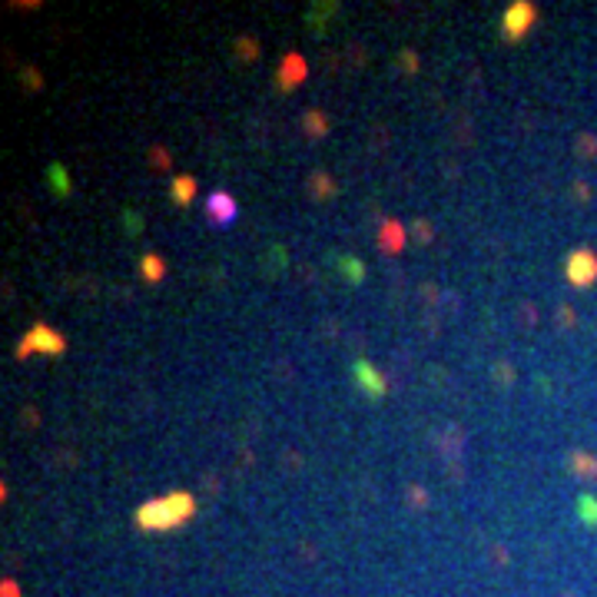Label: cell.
I'll list each match as a JSON object with an SVG mask.
<instances>
[{
	"label": "cell",
	"mask_w": 597,
	"mask_h": 597,
	"mask_svg": "<svg viewBox=\"0 0 597 597\" xmlns=\"http://www.w3.org/2000/svg\"><path fill=\"white\" fill-rule=\"evenodd\" d=\"M415 226H419V229H415V236H419L421 242L432 239V229H428V223H415Z\"/></svg>",
	"instance_id": "44dd1931"
},
{
	"label": "cell",
	"mask_w": 597,
	"mask_h": 597,
	"mask_svg": "<svg viewBox=\"0 0 597 597\" xmlns=\"http://www.w3.org/2000/svg\"><path fill=\"white\" fill-rule=\"evenodd\" d=\"M309 192H312L316 199H325L329 192H335V183H332L325 173H312V179H309Z\"/></svg>",
	"instance_id": "e0dca14e"
},
{
	"label": "cell",
	"mask_w": 597,
	"mask_h": 597,
	"mask_svg": "<svg viewBox=\"0 0 597 597\" xmlns=\"http://www.w3.org/2000/svg\"><path fill=\"white\" fill-rule=\"evenodd\" d=\"M332 262H335V269L342 272V279L349 286H358V282L365 279V266H362V259H356V255H335Z\"/></svg>",
	"instance_id": "7c38bea8"
},
{
	"label": "cell",
	"mask_w": 597,
	"mask_h": 597,
	"mask_svg": "<svg viewBox=\"0 0 597 597\" xmlns=\"http://www.w3.org/2000/svg\"><path fill=\"white\" fill-rule=\"evenodd\" d=\"M120 223H123V232H127V236H140L143 226H146V219H143L136 209H123V213H120Z\"/></svg>",
	"instance_id": "ac0fdd59"
},
{
	"label": "cell",
	"mask_w": 597,
	"mask_h": 597,
	"mask_svg": "<svg viewBox=\"0 0 597 597\" xmlns=\"http://www.w3.org/2000/svg\"><path fill=\"white\" fill-rule=\"evenodd\" d=\"M405 242H408V232H405V226H402L398 219H385V223H381V229H379L381 253H388V255L402 253V249H405Z\"/></svg>",
	"instance_id": "ba28073f"
},
{
	"label": "cell",
	"mask_w": 597,
	"mask_h": 597,
	"mask_svg": "<svg viewBox=\"0 0 597 597\" xmlns=\"http://www.w3.org/2000/svg\"><path fill=\"white\" fill-rule=\"evenodd\" d=\"M302 129L309 136H325L329 133V120H325V113H318V110H309L302 116Z\"/></svg>",
	"instance_id": "9a60e30c"
},
{
	"label": "cell",
	"mask_w": 597,
	"mask_h": 597,
	"mask_svg": "<svg viewBox=\"0 0 597 597\" xmlns=\"http://www.w3.org/2000/svg\"><path fill=\"white\" fill-rule=\"evenodd\" d=\"M305 76H309L305 57H299V53H286L279 70H276V87H279V93H295V90L305 83Z\"/></svg>",
	"instance_id": "5b68a950"
},
{
	"label": "cell",
	"mask_w": 597,
	"mask_h": 597,
	"mask_svg": "<svg viewBox=\"0 0 597 597\" xmlns=\"http://www.w3.org/2000/svg\"><path fill=\"white\" fill-rule=\"evenodd\" d=\"M3 597H20V591H17L13 581H3Z\"/></svg>",
	"instance_id": "603a6c76"
},
{
	"label": "cell",
	"mask_w": 597,
	"mask_h": 597,
	"mask_svg": "<svg viewBox=\"0 0 597 597\" xmlns=\"http://www.w3.org/2000/svg\"><path fill=\"white\" fill-rule=\"evenodd\" d=\"M43 179H47V190H50L57 199H66V196L73 192V179H70L64 163H50L47 166V173H43Z\"/></svg>",
	"instance_id": "9c48e42d"
},
{
	"label": "cell",
	"mask_w": 597,
	"mask_h": 597,
	"mask_svg": "<svg viewBox=\"0 0 597 597\" xmlns=\"http://www.w3.org/2000/svg\"><path fill=\"white\" fill-rule=\"evenodd\" d=\"M352 379L358 381V388L369 395V398H385V392H388L385 375L372 365L369 358H356V365H352Z\"/></svg>",
	"instance_id": "52a82bcc"
},
{
	"label": "cell",
	"mask_w": 597,
	"mask_h": 597,
	"mask_svg": "<svg viewBox=\"0 0 597 597\" xmlns=\"http://www.w3.org/2000/svg\"><path fill=\"white\" fill-rule=\"evenodd\" d=\"M564 272H568V282H571V286L587 289V286L597 279V255L591 253V249H577V253L568 255Z\"/></svg>",
	"instance_id": "277c9868"
},
{
	"label": "cell",
	"mask_w": 597,
	"mask_h": 597,
	"mask_svg": "<svg viewBox=\"0 0 597 597\" xmlns=\"http://www.w3.org/2000/svg\"><path fill=\"white\" fill-rule=\"evenodd\" d=\"M34 352H40V356H64L66 339L57 329H50V325L40 322V325H34V329L20 339V345H17V358H30Z\"/></svg>",
	"instance_id": "7a4b0ae2"
},
{
	"label": "cell",
	"mask_w": 597,
	"mask_h": 597,
	"mask_svg": "<svg viewBox=\"0 0 597 597\" xmlns=\"http://www.w3.org/2000/svg\"><path fill=\"white\" fill-rule=\"evenodd\" d=\"M236 53H239L242 60H255V57H259V43H255V37H239L236 40Z\"/></svg>",
	"instance_id": "d6986e66"
},
{
	"label": "cell",
	"mask_w": 597,
	"mask_h": 597,
	"mask_svg": "<svg viewBox=\"0 0 597 597\" xmlns=\"http://www.w3.org/2000/svg\"><path fill=\"white\" fill-rule=\"evenodd\" d=\"M286 262H289V255H286V246H269L262 269H266L269 276H279L282 269H286Z\"/></svg>",
	"instance_id": "5bb4252c"
},
{
	"label": "cell",
	"mask_w": 597,
	"mask_h": 597,
	"mask_svg": "<svg viewBox=\"0 0 597 597\" xmlns=\"http://www.w3.org/2000/svg\"><path fill=\"white\" fill-rule=\"evenodd\" d=\"M577 518L584 524H591L594 528L597 524V498H591V495H581L577 498Z\"/></svg>",
	"instance_id": "2e32d148"
},
{
	"label": "cell",
	"mask_w": 597,
	"mask_h": 597,
	"mask_svg": "<svg viewBox=\"0 0 597 597\" xmlns=\"http://www.w3.org/2000/svg\"><path fill=\"white\" fill-rule=\"evenodd\" d=\"M140 272L146 282H160V279H166V262L156 253H146L140 259Z\"/></svg>",
	"instance_id": "4fadbf2b"
},
{
	"label": "cell",
	"mask_w": 597,
	"mask_h": 597,
	"mask_svg": "<svg viewBox=\"0 0 597 597\" xmlns=\"http://www.w3.org/2000/svg\"><path fill=\"white\" fill-rule=\"evenodd\" d=\"M534 24H538V7L528 3V0H514L508 10L501 13V40L505 43H521Z\"/></svg>",
	"instance_id": "3957f363"
},
{
	"label": "cell",
	"mask_w": 597,
	"mask_h": 597,
	"mask_svg": "<svg viewBox=\"0 0 597 597\" xmlns=\"http://www.w3.org/2000/svg\"><path fill=\"white\" fill-rule=\"evenodd\" d=\"M196 514V498L190 491H173L166 498H156V501H146L140 511H136V524L143 531H173L179 524H186Z\"/></svg>",
	"instance_id": "6da1fadb"
},
{
	"label": "cell",
	"mask_w": 597,
	"mask_h": 597,
	"mask_svg": "<svg viewBox=\"0 0 597 597\" xmlns=\"http://www.w3.org/2000/svg\"><path fill=\"white\" fill-rule=\"evenodd\" d=\"M402 64H405V70H412V73H415V64H419V57H415V53H402Z\"/></svg>",
	"instance_id": "7402d4cb"
},
{
	"label": "cell",
	"mask_w": 597,
	"mask_h": 597,
	"mask_svg": "<svg viewBox=\"0 0 597 597\" xmlns=\"http://www.w3.org/2000/svg\"><path fill=\"white\" fill-rule=\"evenodd\" d=\"M236 216H239V209H236V199L229 196V192H213L209 199H206V223L216 229H226L236 223Z\"/></svg>",
	"instance_id": "8992f818"
},
{
	"label": "cell",
	"mask_w": 597,
	"mask_h": 597,
	"mask_svg": "<svg viewBox=\"0 0 597 597\" xmlns=\"http://www.w3.org/2000/svg\"><path fill=\"white\" fill-rule=\"evenodd\" d=\"M335 13H339V3H312L309 13H305V27H312L316 34H322L325 24H329Z\"/></svg>",
	"instance_id": "8fae6325"
},
{
	"label": "cell",
	"mask_w": 597,
	"mask_h": 597,
	"mask_svg": "<svg viewBox=\"0 0 597 597\" xmlns=\"http://www.w3.org/2000/svg\"><path fill=\"white\" fill-rule=\"evenodd\" d=\"M196 192H199L196 176H173V183H169V196H173L179 206H190L192 199H196Z\"/></svg>",
	"instance_id": "30bf717a"
},
{
	"label": "cell",
	"mask_w": 597,
	"mask_h": 597,
	"mask_svg": "<svg viewBox=\"0 0 597 597\" xmlns=\"http://www.w3.org/2000/svg\"><path fill=\"white\" fill-rule=\"evenodd\" d=\"M574 461H577V465H574V471H577V475H587V478H591V475H597V461H594V458H587V455H581V451H577V455H574Z\"/></svg>",
	"instance_id": "ffe728a7"
},
{
	"label": "cell",
	"mask_w": 597,
	"mask_h": 597,
	"mask_svg": "<svg viewBox=\"0 0 597 597\" xmlns=\"http://www.w3.org/2000/svg\"><path fill=\"white\" fill-rule=\"evenodd\" d=\"M150 160H153V163H156V166H166V156H163V150H153V153H150Z\"/></svg>",
	"instance_id": "cb8c5ba5"
}]
</instances>
